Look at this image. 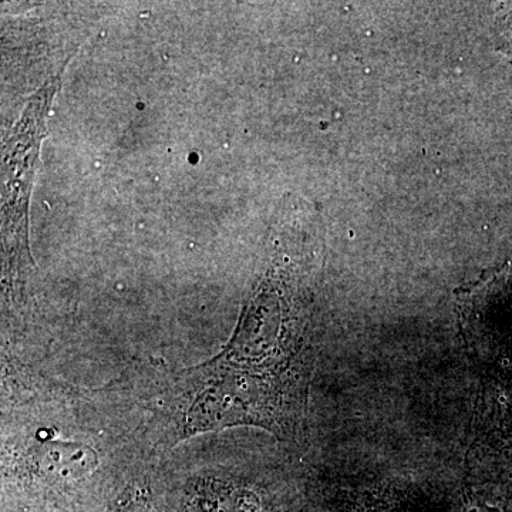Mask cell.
I'll use <instances>...</instances> for the list:
<instances>
[{
	"instance_id": "obj_1",
	"label": "cell",
	"mask_w": 512,
	"mask_h": 512,
	"mask_svg": "<svg viewBox=\"0 0 512 512\" xmlns=\"http://www.w3.org/2000/svg\"><path fill=\"white\" fill-rule=\"evenodd\" d=\"M60 76L50 80L30 100L22 121L5 144V222L8 235L18 232V247L28 242V201L37 163L39 144L45 131L46 111L59 89Z\"/></svg>"
},
{
	"instance_id": "obj_2",
	"label": "cell",
	"mask_w": 512,
	"mask_h": 512,
	"mask_svg": "<svg viewBox=\"0 0 512 512\" xmlns=\"http://www.w3.org/2000/svg\"><path fill=\"white\" fill-rule=\"evenodd\" d=\"M33 461L40 477L56 483L80 480L99 466V457L92 447L55 441H47L37 447Z\"/></svg>"
},
{
	"instance_id": "obj_3",
	"label": "cell",
	"mask_w": 512,
	"mask_h": 512,
	"mask_svg": "<svg viewBox=\"0 0 512 512\" xmlns=\"http://www.w3.org/2000/svg\"><path fill=\"white\" fill-rule=\"evenodd\" d=\"M258 498L247 490L220 488L208 494L202 505V512H259Z\"/></svg>"
},
{
	"instance_id": "obj_4",
	"label": "cell",
	"mask_w": 512,
	"mask_h": 512,
	"mask_svg": "<svg viewBox=\"0 0 512 512\" xmlns=\"http://www.w3.org/2000/svg\"><path fill=\"white\" fill-rule=\"evenodd\" d=\"M111 512H156L144 488L131 487L120 495Z\"/></svg>"
}]
</instances>
